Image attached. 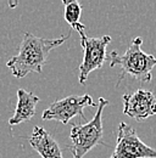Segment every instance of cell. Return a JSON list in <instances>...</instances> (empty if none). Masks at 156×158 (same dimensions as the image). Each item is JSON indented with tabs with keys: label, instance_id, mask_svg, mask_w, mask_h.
Instances as JSON below:
<instances>
[{
	"label": "cell",
	"instance_id": "cell-2",
	"mask_svg": "<svg viewBox=\"0 0 156 158\" xmlns=\"http://www.w3.org/2000/svg\"><path fill=\"white\" fill-rule=\"evenodd\" d=\"M143 38L136 37L131 41L123 55L111 51L109 55L110 67H121V74L116 83V88L126 76H132L141 83H150L153 79V69L156 67V57L141 50Z\"/></svg>",
	"mask_w": 156,
	"mask_h": 158
},
{
	"label": "cell",
	"instance_id": "cell-4",
	"mask_svg": "<svg viewBox=\"0 0 156 158\" xmlns=\"http://www.w3.org/2000/svg\"><path fill=\"white\" fill-rule=\"evenodd\" d=\"M80 35V45L83 48V61L79 66V76L78 81L80 84H85L88 76L104 66L107 60L106 48L111 41L110 35H102L99 38H90L85 34L84 29L78 32Z\"/></svg>",
	"mask_w": 156,
	"mask_h": 158
},
{
	"label": "cell",
	"instance_id": "cell-1",
	"mask_svg": "<svg viewBox=\"0 0 156 158\" xmlns=\"http://www.w3.org/2000/svg\"><path fill=\"white\" fill-rule=\"evenodd\" d=\"M71 37V33L55 39H44L26 32L20 44L19 54L6 62L7 68L16 78H23L29 73H40L45 66L49 52L63 44Z\"/></svg>",
	"mask_w": 156,
	"mask_h": 158
},
{
	"label": "cell",
	"instance_id": "cell-8",
	"mask_svg": "<svg viewBox=\"0 0 156 158\" xmlns=\"http://www.w3.org/2000/svg\"><path fill=\"white\" fill-rule=\"evenodd\" d=\"M28 141L41 158H63L58 140L41 127H34Z\"/></svg>",
	"mask_w": 156,
	"mask_h": 158
},
{
	"label": "cell",
	"instance_id": "cell-9",
	"mask_svg": "<svg viewBox=\"0 0 156 158\" xmlns=\"http://www.w3.org/2000/svg\"><path fill=\"white\" fill-rule=\"evenodd\" d=\"M39 98L31 91L22 88L17 89V105L14 116L9 119V125L15 127L23 122H28L36 116V106L39 102Z\"/></svg>",
	"mask_w": 156,
	"mask_h": 158
},
{
	"label": "cell",
	"instance_id": "cell-7",
	"mask_svg": "<svg viewBox=\"0 0 156 158\" xmlns=\"http://www.w3.org/2000/svg\"><path fill=\"white\" fill-rule=\"evenodd\" d=\"M123 113L136 120H144L156 114V96L149 90L138 89L132 94H124Z\"/></svg>",
	"mask_w": 156,
	"mask_h": 158
},
{
	"label": "cell",
	"instance_id": "cell-5",
	"mask_svg": "<svg viewBox=\"0 0 156 158\" xmlns=\"http://www.w3.org/2000/svg\"><path fill=\"white\" fill-rule=\"evenodd\" d=\"M110 158H156V150L144 143L129 124L121 122L116 146Z\"/></svg>",
	"mask_w": 156,
	"mask_h": 158
},
{
	"label": "cell",
	"instance_id": "cell-6",
	"mask_svg": "<svg viewBox=\"0 0 156 158\" xmlns=\"http://www.w3.org/2000/svg\"><path fill=\"white\" fill-rule=\"evenodd\" d=\"M95 102L93 101L89 94L84 95H70L53 102L41 114L44 120H58L62 124H67L76 116L84 117L85 107H95Z\"/></svg>",
	"mask_w": 156,
	"mask_h": 158
},
{
	"label": "cell",
	"instance_id": "cell-3",
	"mask_svg": "<svg viewBox=\"0 0 156 158\" xmlns=\"http://www.w3.org/2000/svg\"><path fill=\"white\" fill-rule=\"evenodd\" d=\"M109 103V100L99 98L97 113L93 119L85 124L72 125L70 133V150L72 152V158H83L98 145L107 146V143L104 141L102 111Z\"/></svg>",
	"mask_w": 156,
	"mask_h": 158
},
{
	"label": "cell",
	"instance_id": "cell-10",
	"mask_svg": "<svg viewBox=\"0 0 156 158\" xmlns=\"http://www.w3.org/2000/svg\"><path fill=\"white\" fill-rule=\"evenodd\" d=\"M63 17L66 22L71 26L72 29L77 32L85 29V26L79 22L82 15V5L77 0H63Z\"/></svg>",
	"mask_w": 156,
	"mask_h": 158
}]
</instances>
